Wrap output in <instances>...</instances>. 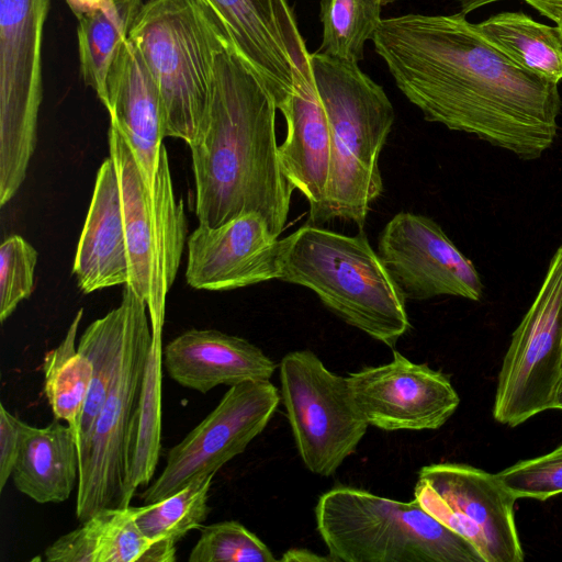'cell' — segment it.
I'll list each match as a JSON object with an SVG mask.
<instances>
[{"label": "cell", "mask_w": 562, "mask_h": 562, "mask_svg": "<svg viewBox=\"0 0 562 562\" xmlns=\"http://www.w3.org/2000/svg\"><path fill=\"white\" fill-rule=\"evenodd\" d=\"M126 304L119 360L102 408L83 451L79 454L76 517L80 522L108 508H125L128 435L138 404L151 344L146 302L123 285Z\"/></svg>", "instance_id": "cell-8"}, {"label": "cell", "mask_w": 562, "mask_h": 562, "mask_svg": "<svg viewBox=\"0 0 562 562\" xmlns=\"http://www.w3.org/2000/svg\"><path fill=\"white\" fill-rule=\"evenodd\" d=\"M313 80L330 130L325 198L313 224L335 218L363 228L370 204L383 191L379 156L395 113L382 86L357 63L321 52L310 54Z\"/></svg>", "instance_id": "cell-3"}, {"label": "cell", "mask_w": 562, "mask_h": 562, "mask_svg": "<svg viewBox=\"0 0 562 562\" xmlns=\"http://www.w3.org/2000/svg\"><path fill=\"white\" fill-rule=\"evenodd\" d=\"M542 15L554 21L557 24L562 22V0H524Z\"/></svg>", "instance_id": "cell-35"}, {"label": "cell", "mask_w": 562, "mask_h": 562, "mask_svg": "<svg viewBox=\"0 0 562 562\" xmlns=\"http://www.w3.org/2000/svg\"><path fill=\"white\" fill-rule=\"evenodd\" d=\"M37 262L35 248L19 235H12L0 246V322L15 311L21 301L34 291Z\"/></svg>", "instance_id": "cell-32"}, {"label": "cell", "mask_w": 562, "mask_h": 562, "mask_svg": "<svg viewBox=\"0 0 562 562\" xmlns=\"http://www.w3.org/2000/svg\"><path fill=\"white\" fill-rule=\"evenodd\" d=\"M395 1H398V0H381V3H382V5H386V4L393 3Z\"/></svg>", "instance_id": "cell-41"}, {"label": "cell", "mask_w": 562, "mask_h": 562, "mask_svg": "<svg viewBox=\"0 0 562 562\" xmlns=\"http://www.w3.org/2000/svg\"><path fill=\"white\" fill-rule=\"evenodd\" d=\"M128 40L157 85L166 136L190 144L207 111L216 58L232 38L200 0H148Z\"/></svg>", "instance_id": "cell-5"}, {"label": "cell", "mask_w": 562, "mask_h": 562, "mask_svg": "<svg viewBox=\"0 0 562 562\" xmlns=\"http://www.w3.org/2000/svg\"><path fill=\"white\" fill-rule=\"evenodd\" d=\"M79 452L69 425L54 418L45 427L27 426L12 471L15 488L36 503H63L78 484Z\"/></svg>", "instance_id": "cell-22"}, {"label": "cell", "mask_w": 562, "mask_h": 562, "mask_svg": "<svg viewBox=\"0 0 562 562\" xmlns=\"http://www.w3.org/2000/svg\"><path fill=\"white\" fill-rule=\"evenodd\" d=\"M111 125L121 133L150 186L155 176L162 139L165 115L157 85L139 50L127 38L108 79V104Z\"/></svg>", "instance_id": "cell-19"}, {"label": "cell", "mask_w": 562, "mask_h": 562, "mask_svg": "<svg viewBox=\"0 0 562 562\" xmlns=\"http://www.w3.org/2000/svg\"><path fill=\"white\" fill-rule=\"evenodd\" d=\"M143 3V0H108L77 18L80 75L104 106L111 68Z\"/></svg>", "instance_id": "cell-23"}, {"label": "cell", "mask_w": 562, "mask_h": 562, "mask_svg": "<svg viewBox=\"0 0 562 562\" xmlns=\"http://www.w3.org/2000/svg\"><path fill=\"white\" fill-rule=\"evenodd\" d=\"M71 11L75 13V15L78 18L79 15L91 11L103 3H105L108 0H66Z\"/></svg>", "instance_id": "cell-37"}, {"label": "cell", "mask_w": 562, "mask_h": 562, "mask_svg": "<svg viewBox=\"0 0 562 562\" xmlns=\"http://www.w3.org/2000/svg\"><path fill=\"white\" fill-rule=\"evenodd\" d=\"M397 88L426 121L475 135L525 160L554 143L558 83L512 61L465 14L382 19L372 37Z\"/></svg>", "instance_id": "cell-1"}, {"label": "cell", "mask_w": 562, "mask_h": 562, "mask_svg": "<svg viewBox=\"0 0 562 562\" xmlns=\"http://www.w3.org/2000/svg\"><path fill=\"white\" fill-rule=\"evenodd\" d=\"M562 370V244L515 329L498 374L494 418L515 427L552 409Z\"/></svg>", "instance_id": "cell-11"}, {"label": "cell", "mask_w": 562, "mask_h": 562, "mask_svg": "<svg viewBox=\"0 0 562 562\" xmlns=\"http://www.w3.org/2000/svg\"><path fill=\"white\" fill-rule=\"evenodd\" d=\"M27 426L0 403V493L12 475Z\"/></svg>", "instance_id": "cell-34"}, {"label": "cell", "mask_w": 562, "mask_h": 562, "mask_svg": "<svg viewBox=\"0 0 562 562\" xmlns=\"http://www.w3.org/2000/svg\"><path fill=\"white\" fill-rule=\"evenodd\" d=\"M277 110L266 85L235 45L221 52L205 117L188 144L201 225L216 227L254 212L279 238L294 188L280 166Z\"/></svg>", "instance_id": "cell-2"}, {"label": "cell", "mask_w": 562, "mask_h": 562, "mask_svg": "<svg viewBox=\"0 0 562 562\" xmlns=\"http://www.w3.org/2000/svg\"><path fill=\"white\" fill-rule=\"evenodd\" d=\"M215 474L201 475L159 502L132 506L137 527L153 541L175 543L191 530L203 527L210 514L209 492Z\"/></svg>", "instance_id": "cell-29"}, {"label": "cell", "mask_w": 562, "mask_h": 562, "mask_svg": "<svg viewBox=\"0 0 562 562\" xmlns=\"http://www.w3.org/2000/svg\"><path fill=\"white\" fill-rule=\"evenodd\" d=\"M552 408L562 411V370L554 392Z\"/></svg>", "instance_id": "cell-39"}, {"label": "cell", "mask_w": 562, "mask_h": 562, "mask_svg": "<svg viewBox=\"0 0 562 562\" xmlns=\"http://www.w3.org/2000/svg\"><path fill=\"white\" fill-rule=\"evenodd\" d=\"M315 519L334 562H484L415 498L401 502L336 486L319 496Z\"/></svg>", "instance_id": "cell-6"}, {"label": "cell", "mask_w": 562, "mask_h": 562, "mask_svg": "<svg viewBox=\"0 0 562 562\" xmlns=\"http://www.w3.org/2000/svg\"><path fill=\"white\" fill-rule=\"evenodd\" d=\"M151 344L127 442L126 501L153 479L161 450L162 329L151 328Z\"/></svg>", "instance_id": "cell-24"}, {"label": "cell", "mask_w": 562, "mask_h": 562, "mask_svg": "<svg viewBox=\"0 0 562 562\" xmlns=\"http://www.w3.org/2000/svg\"><path fill=\"white\" fill-rule=\"evenodd\" d=\"M496 475L517 499L547 501L562 493V446L543 456L519 461Z\"/></svg>", "instance_id": "cell-33"}, {"label": "cell", "mask_w": 562, "mask_h": 562, "mask_svg": "<svg viewBox=\"0 0 562 562\" xmlns=\"http://www.w3.org/2000/svg\"><path fill=\"white\" fill-rule=\"evenodd\" d=\"M281 113L286 135L278 147L280 166L288 181L307 200L311 216L325 198L330 151L329 122L311 69L299 76Z\"/></svg>", "instance_id": "cell-21"}, {"label": "cell", "mask_w": 562, "mask_h": 562, "mask_svg": "<svg viewBox=\"0 0 562 562\" xmlns=\"http://www.w3.org/2000/svg\"><path fill=\"white\" fill-rule=\"evenodd\" d=\"M414 498L439 522L469 541L484 562H521L514 515L517 499L496 474L441 462L418 471Z\"/></svg>", "instance_id": "cell-12"}, {"label": "cell", "mask_w": 562, "mask_h": 562, "mask_svg": "<svg viewBox=\"0 0 562 562\" xmlns=\"http://www.w3.org/2000/svg\"><path fill=\"white\" fill-rule=\"evenodd\" d=\"M281 561H331L330 557H321L314 552H311L306 549H291L286 551L283 557L280 559Z\"/></svg>", "instance_id": "cell-36"}, {"label": "cell", "mask_w": 562, "mask_h": 562, "mask_svg": "<svg viewBox=\"0 0 562 562\" xmlns=\"http://www.w3.org/2000/svg\"><path fill=\"white\" fill-rule=\"evenodd\" d=\"M125 319L126 304L122 299L117 307L93 321L80 337L77 349L92 362L93 375L76 432L79 454L86 448L106 397L122 347Z\"/></svg>", "instance_id": "cell-27"}, {"label": "cell", "mask_w": 562, "mask_h": 562, "mask_svg": "<svg viewBox=\"0 0 562 562\" xmlns=\"http://www.w3.org/2000/svg\"><path fill=\"white\" fill-rule=\"evenodd\" d=\"M72 273L86 294L130 282V259L119 176L109 156L100 166L79 237Z\"/></svg>", "instance_id": "cell-20"}, {"label": "cell", "mask_w": 562, "mask_h": 562, "mask_svg": "<svg viewBox=\"0 0 562 562\" xmlns=\"http://www.w3.org/2000/svg\"><path fill=\"white\" fill-rule=\"evenodd\" d=\"M557 27H558V31H559V35H560V38H561V43H562V22L557 24Z\"/></svg>", "instance_id": "cell-40"}, {"label": "cell", "mask_w": 562, "mask_h": 562, "mask_svg": "<svg viewBox=\"0 0 562 562\" xmlns=\"http://www.w3.org/2000/svg\"><path fill=\"white\" fill-rule=\"evenodd\" d=\"M376 252L405 301L439 295L479 301L483 295L472 261L427 216L395 214L379 236Z\"/></svg>", "instance_id": "cell-14"}, {"label": "cell", "mask_w": 562, "mask_h": 562, "mask_svg": "<svg viewBox=\"0 0 562 562\" xmlns=\"http://www.w3.org/2000/svg\"><path fill=\"white\" fill-rule=\"evenodd\" d=\"M108 140L121 188L130 259L127 284L146 302L151 327L162 328L166 297L187 238L183 201L176 199L165 145L150 186L126 140L111 124Z\"/></svg>", "instance_id": "cell-7"}, {"label": "cell", "mask_w": 562, "mask_h": 562, "mask_svg": "<svg viewBox=\"0 0 562 562\" xmlns=\"http://www.w3.org/2000/svg\"><path fill=\"white\" fill-rule=\"evenodd\" d=\"M278 280L312 290L344 322L394 348L411 328L402 296L363 232L305 225L279 241Z\"/></svg>", "instance_id": "cell-4"}, {"label": "cell", "mask_w": 562, "mask_h": 562, "mask_svg": "<svg viewBox=\"0 0 562 562\" xmlns=\"http://www.w3.org/2000/svg\"><path fill=\"white\" fill-rule=\"evenodd\" d=\"M223 24L237 52L257 72L281 112L310 54L286 0H200Z\"/></svg>", "instance_id": "cell-16"}, {"label": "cell", "mask_w": 562, "mask_h": 562, "mask_svg": "<svg viewBox=\"0 0 562 562\" xmlns=\"http://www.w3.org/2000/svg\"><path fill=\"white\" fill-rule=\"evenodd\" d=\"M82 315L80 308L63 340L43 359L44 392L54 418L69 425L75 435L93 375L92 362L76 348Z\"/></svg>", "instance_id": "cell-26"}, {"label": "cell", "mask_w": 562, "mask_h": 562, "mask_svg": "<svg viewBox=\"0 0 562 562\" xmlns=\"http://www.w3.org/2000/svg\"><path fill=\"white\" fill-rule=\"evenodd\" d=\"M280 395L305 468L335 474L368 429L348 380L331 372L311 350L286 353L279 364Z\"/></svg>", "instance_id": "cell-10"}, {"label": "cell", "mask_w": 562, "mask_h": 562, "mask_svg": "<svg viewBox=\"0 0 562 562\" xmlns=\"http://www.w3.org/2000/svg\"><path fill=\"white\" fill-rule=\"evenodd\" d=\"M347 380L369 426L385 431L439 429L460 403L447 374L397 350L391 362L366 367Z\"/></svg>", "instance_id": "cell-15"}, {"label": "cell", "mask_w": 562, "mask_h": 562, "mask_svg": "<svg viewBox=\"0 0 562 562\" xmlns=\"http://www.w3.org/2000/svg\"><path fill=\"white\" fill-rule=\"evenodd\" d=\"M171 380L202 394L218 385L270 380L277 364L250 341L215 329H189L162 350Z\"/></svg>", "instance_id": "cell-18"}, {"label": "cell", "mask_w": 562, "mask_h": 562, "mask_svg": "<svg viewBox=\"0 0 562 562\" xmlns=\"http://www.w3.org/2000/svg\"><path fill=\"white\" fill-rule=\"evenodd\" d=\"M189 562H276L268 546L237 520L201 528Z\"/></svg>", "instance_id": "cell-31"}, {"label": "cell", "mask_w": 562, "mask_h": 562, "mask_svg": "<svg viewBox=\"0 0 562 562\" xmlns=\"http://www.w3.org/2000/svg\"><path fill=\"white\" fill-rule=\"evenodd\" d=\"M279 241L254 212L216 227L200 224L188 238L187 282L198 290L227 291L278 280Z\"/></svg>", "instance_id": "cell-17"}, {"label": "cell", "mask_w": 562, "mask_h": 562, "mask_svg": "<svg viewBox=\"0 0 562 562\" xmlns=\"http://www.w3.org/2000/svg\"><path fill=\"white\" fill-rule=\"evenodd\" d=\"M280 401L270 380L229 386L216 407L169 450L164 470L140 494L144 505L170 496L201 475L217 473L262 432Z\"/></svg>", "instance_id": "cell-13"}, {"label": "cell", "mask_w": 562, "mask_h": 562, "mask_svg": "<svg viewBox=\"0 0 562 562\" xmlns=\"http://www.w3.org/2000/svg\"><path fill=\"white\" fill-rule=\"evenodd\" d=\"M132 524L131 505L103 509L55 540L45 549L44 559L48 562H125Z\"/></svg>", "instance_id": "cell-28"}, {"label": "cell", "mask_w": 562, "mask_h": 562, "mask_svg": "<svg viewBox=\"0 0 562 562\" xmlns=\"http://www.w3.org/2000/svg\"><path fill=\"white\" fill-rule=\"evenodd\" d=\"M475 27L516 65L557 83L562 79V43L557 26L539 23L522 12H502Z\"/></svg>", "instance_id": "cell-25"}, {"label": "cell", "mask_w": 562, "mask_h": 562, "mask_svg": "<svg viewBox=\"0 0 562 562\" xmlns=\"http://www.w3.org/2000/svg\"><path fill=\"white\" fill-rule=\"evenodd\" d=\"M381 0H319L323 26L318 52L352 63L364 58L381 21Z\"/></svg>", "instance_id": "cell-30"}, {"label": "cell", "mask_w": 562, "mask_h": 562, "mask_svg": "<svg viewBox=\"0 0 562 562\" xmlns=\"http://www.w3.org/2000/svg\"><path fill=\"white\" fill-rule=\"evenodd\" d=\"M497 1H502V0H458L460 8H461V13H463L465 15L481 7H484V5H487L490 3L497 2Z\"/></svg>", "instance_id": "cell-38"}, {"label": "cell", "mask_w": 562, "mask_h": 562, "mask_svg": "<svg viewBox=\"0 0 562 562\" xmlns=\"http://www.w3.org/2000/svg\"><path fill=\"white\" fill-rule=\"evenodd\" d=\"M49 4L50 0H0V206L20 189L36 146Z\"/></svg>", "instance_id": "cell-9"}]
</instances>
